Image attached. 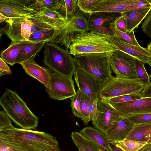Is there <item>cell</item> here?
I'll list each match as a JSON object with an SVG mask.
<instances>
[{"label":"cell","instance_id":"cell-1","mask_svg":"<svg viewBox=\"0 0 151 151\" xmlns=\"http://www.w3.org/2000/svg\"><path fill=\"white\" fill-rule=\"evenodd\" d=\"M0 139L26 151H60L56 138L43 132L13 128L0 131Z\"/></svg>","mask_w":151,"mask_h":151},{"label":"cell","instance_id":"cell-2","mask_svg":"<svg viewBox=\"0 0 151 151\" xmlns=\"http://www.w3.org/2000/svg\"><path fill=\"white\" fill-rule=\"evenodd\" d=\"M0 104L11 120L21 129H36L38 118L15 91L6 88L0 99Z\"/></svg>","mask_w":151,"mask_h":151},{"label":"cell","instance_id":"cell-3","mask_svg":"<svg viewBox=\"0 0 151 151\" xmlns=\"http://www.w3.org/2000/svg\"><path fill=\"white\" fill-rule=\"evenodd\" d=\"M112 52L84 54L73 58L76 67L91 75L102 85L113 76L110 65Z\"/></svg>","mask_w":151,"mask_h":151},{"label":"cell","instance_id":"cell-4","mask_svg":"<svg viewBox=\"0 0 151 151\" xmlns=\"http://www.w3.org/2000/svg\"><path fill=\"white\" fill-rule=\"evenodd\" d=\"M69 49L70 54L74 56L84 54L111 52L118 50L108 41L107 37L90 31L76 35Z\"/></svg>","mask_w":151,"mask_h":151},{"label":"cell","instance_id":"cell-5","mask_svg":"<svg viewBox=\"0 0 151 151\" xmlns=\"http://www.w3.org/2000/svg\"><path fill=\"white\" fill-rule=\"evenodd\" d=\"M43 62L54 72L72 77L76 66L69 51L53 42L45 43Z\"/></svg>","mask_w":151,"mask_h":151},{"label":"cell","instance_id":"cell-6","mask_svg":"<svg viewBox=\"0 0 151 151\" xmlns=\"http://www.w3.org/2000/svg\"><path fill=\"white\" fill-rule=\"evenodd\" d=\"M147 86L137 78L113 76L102 85L100 98L108 100L123 95L141 94Z\"/></svg>","mask_w":151,"mask_h":151},{"label":"cell","instance_id":"cell-7","mask_svg":"<svg viewBox=\"0 0 151 151\" xmlns=\"http://www.w3.org/2000/svg\"><path fill=\"white\" fill-rule=\"evenodd\" d=\"M45 91L51 99L57 100L70 99L76 93L72 77L55 72L52 74Z\"/></svg>","mask_w":151,"mask_h":151},{"label":"cell","instance_id":"cell-8","mask_svg":"<svg viewBox=\"0 0 151 151\" xmlns=\"http://www.w3.org/2000/svg\"><path fill=\"white\" fill-rule=\"evenodd\" d=\"M122 117L107 100L100 98L97 101L96 119L92 123L96 128L106 134Z\"/></svg>","mask_w":151,"mask_h":151},{"label":"cell","instance_id":"cell-9","mask_svg":"<svg viewBox=\"0 0 151 151\" xmlns=\"http://www.w3.org/2000/svg\"><path fill=\"white\" fill-rule=\"evenodd\" d=\"M85 14L79 9L61 31L57 39L56 43L64 45L66 50H68L72 41L76 35L89 31L87 19Z\"/></svg>","mask_w":151,"mask_h":151},{"label":"cell","instance_id":"cell-10","mask_svg":"<svg viewBox=\"0 0 151 151\" xmlns=\"http://www.w3.org/2000/svg\"><path fill=\"white\" fill-rule=\"evenodd\" d=\"M135 58L119 50L112 52L110 59L112 72L118 77L137 78Z\"/></svg>","mask_w":151,"mask_h":151},{"label":"cell","instance_id":"cell-11","mask_svg":"<svg viewBox=\"0 0 151 151\" xmlns=\"http://www.w3.org/2000/svg\"><path fill=\"white\" fill-rule=\"evenodd\" d=\"M7 25L2 29V34L6 35L12 41L28 40L31 35L32 20L27 18H8Z\"/></svg>","mask_w":151,"mask_h":151},{"label":"cell","instance_id":"cell-12","mask_svg":"<svg viewBox=\"0 0 151 151\" xmlns=\"http://www.w3.org/2000/svg\"><path fill=\"white\" fill-rule=\"evenodd\" d=\"M121 14L104 12L88 14L87 20L89 31L107 37L113 36L110 25Z\"/></svg>","mask_w":151,"mask_h":151},{"label":"cell","instance_id":"cell-13","mask_svg":"<svg viewBox=\"0 0 151 151\" xmlns=\"http://www.w3.org/2000/svg\"><path fill=\"white\" fill-rule=\"evenodd\" d=\"M75 81L81 92L93 100L100 98L102 84L91 75L76 67L74 73Z\"/></svg>","mask_w":151,"mask_h":151},{"label":"cell","instance_id":"cell-14","mask_svg":"<svg viewBox=\"0 0 151 151\" xmlns=\"http://www.w3.org/2000/svg\"><path fill=\"white\" fill-rule=\"evenodd\" d=\"M27 0H1L0 13L8 18H30L38 12L27 7Z\"/></svg>","mask_w":151,"mask_h":151},{"label":"cell","instance_id":"cell-15","mask_svg":"<svg viewBox=\"0 0 151 151\" xmlns=\"http://www.w3.org/2000/svg\"><path fill=\"white\" fill-rule=\"evenodd\" d=\"M107 39L118 50L149 64L151 67V52L147 48L128 43L113 35L107 37Z\"/></svg>","mask_w":151,"mask_h":151},{"label":"cell","instance_id":"cell-16","mask_svg":"<svg viewBox=\"0 0 151 151\" xmlns=\"http://www.w3.org/2000/svg\"><path fill=\"white\" fill-rule=\"evenodd\" d=\"M111 104L125 117L151 113V97H142L127 102Z\"/></svg>","mask_w":151,"mask_h":151},{"label":"cell","instance_id":"cell-17","mask_svg":"<svg viewBox=\"0 0 151 151\" xmlns=\"http://www.w3.org/2000/svg\"><path fill=\"white\" fill-rule=\"evenodd\" d=\"M35 56L34 55L20 64L27 74L38 80L47 88L53 73L52 70L48 67H43L38 64L35 61Z\"/></svg>","mask_w":151,"mask_h":151},{"label":"cell","instance_id":"cell-18","mask_svg":"<svg viewBox=\"0 0 151 151\" xmlns=\"http://www.w3.org/2000/svg\"><path fill=\"white\" fill-rule=\"evenodd\" d=\"M137 0H101L94 8L91 13L109 12L122 14L127 8Z\"/></svg>","mask_w":151,"mask_h":151},{"label":"cell","instance_id":"cell-19","mask_svg":"<svg viewBox=\"0 0 151 151\" xmlns=\"http://www.w3.org/2000/svg\"><path fill=\"white\" fill-rule=\"evenodd\" d=\"M134 125L126 117L123 116L106 135L109 139L115 142L121 141L127 138Z\"/></svg>","mask_w":151,"mask_h":151},{"label":"cell","instance_id":"cell-20","mask_svg":"<svg viewBox=\"0 0 151 151\" xmlns=\"http://www.w3.org/2000/svg\"><path fill=\"white\" fill-rule=\"evenodd\" d=\"M30 42L29 40L12 41L9 46L1 52L0 58L5 62L13 66L16 64V60L19 53Z\"/></svg>","mask_w":151,"mask_h":151},{"label":"cell","instance_id":"cell-21","mask_svg":"<svg viewBox=\"0 0 151 151\" xmlns=\"http://www.w3.org/2000/svg\"><path fill=\"white\" fill-rule=\"evenodd\" d=\"M79 132L88 139L98 144L106 151H111L106 134L100 130L90 127H87L82 129Z\"/></svg>","mask_w":151,"mask_h":151},{"label":"cell","instance_id":"cell-22","mask_svg":"<svg viewBox=\"0 0 151 151\" xmlns=\"http://www.w3.org/2000/svg\"><path fill=\"white\" fill-rule=\"evenodd\" d=\"M63 29L46 28L41 29L32 33L29 40L35 42L55 43L57 37Z\"/></svg>","mask_w":151,"mask_h":151},{"label":"cell","instance_id":"cell-23","mask_svg":"<svg viewBox=\"0 0 151 151\" xmlns=\"http://www.w3.org/2000/svg\"><path fill=\"white\" fill-rule=\"evenodd\" d=\"M71 136L73 142L78 148L84 151H106L100 145L88 139L79 132H73Z\"/></svg>","mask_w":151,"mask_h":151},{"label":"cell","instance_id":"cell-24","mask_svg":"<svg viewBox=\"0 0 151 151\" xmlns=\"http://www.w3.org/2000/svg\"><path fill=\"white\" fill-rule=\"evenodd\" d=\"M45 42H30L22 50L18 55L15 63L20 64L39 53L44 46Z\"/></svg>","mask_w":151,"mask_h":151},{"label":"cell","instance_id":"cell-25","mask_svg":"<svg viewBox=\"0 0 151 151\" xmlns=\"http://www.w3.org/2000/svg\"><path fill=\"white\" fill-rule=\"evenodd\" d=\"M151 10V8L124 13L127 17V31H131L137 27Z\"/></svg>","mask_w":151,"mask_h":151},{"label":"cell","instance_id":"cell-26","mask_svg":"<svg viewBox=\"0 0 151 151\" xmlns=\"http://www.w3.org/2000/svg\"><path fill=\"white\" fill-rule=\"evenodd\" d=\"M77 0H59L57 11L68 22L78 12L79 9Z\"/></svg>","mask_w":151,"mask_h":151},{"label":"cell","instance_id":"cell-27","mask_svg":"<svg viewBox=\"0 0 151 151\" xmlns=\"http://www.w3.org/2000/svg\"><path fill=\"white\" fill-rule=\"evenodd\" d=\"M151 134V123L134 124L126 139L144 142L145 138Z\"/></svg>","mask_w":151,"mask_h":151},{"label":"cell","instance_id":"cell-28","mask_svg":"<svg viewBox=\"0 0 151 151\" xmlns=\"http://www.w3.org/2000/svg\"><path fill=\"white\" fill-rule=\"evenodd\" d=\"M28 0L27 7L37 12L45 10L58 11L59 0Z\"/></svg>","mask_w":151,"mask_h":151},{"label":"cell","instance_id":"cell-29","mask_svg":"<svg viewBox=\"0 0 151 151\" xmlns=\"http://www.w3.org/2000/svg\"><path fill=\"white\" fill-rule=\"evenodd\" d=\"M110 28L113 32L114 36L131 44L140 46L136 38L134 30L125 32H122L117 28L114 21L111 24Z\"/></svg>","mask_w":151,"mask_h":151},{"label":"cell","instance_id":"cell-30","mask_svg":"<svg viewBox=\"0 0 151 151\" xmlns=\"http://www.w3.org/2000/svg\"><path fill=\"white\" fill-rule=\"evenodd\" d=\"M115 142L118 146L124 151H137L147 143L127 139Z\"/></svg>","mask_w":151,"mask_h":151},{"label":"cell","instance_id":"cell-31","mask_svg":"<svg viewBox=\"0 0 151 151\" xmlns=\"http://www.w3.org/2000/svg\"><path fill=\"white\" fill-rule=\"evenodd\" d=\"M135 64L137 78L147 85L150 82V77L145 69V63L135 58Z\"/></svg>","mask_w":151,"mask_h":151},{"label":"cell","instance_id":"cell-32","mask_svg":"<svg viewBox=\"0 0 151 151\" xmlns=\"http://www.w3.org/2000/svg\"><path fill=\"white\" fill-rule=\"evenodd\" d=\"M81 99L80 105V109L81 114V119L84 124L85 125H87L88 123L87 120V110L90 104L94 100L85 94L81 92Z\"/></svg>","mask_w":151,"mask_h":151},{"label":"cell","instance_id":"cell-33","mask_svg":"<svg viewBox=\"0 0 151 151\" xmlns=\"http://www.w3.org/2000/svg\"><path fill=\"white\" fill-rule=\"evenodd\" d=\"M70 99L71 100V107L72 113L75 116L81 119L80 105L81 94L80 91L78 89L76 94Z\"/></svg>","mask_w":151,"mask_h":151},{"label":"cell","instance_id":"cell-34","mask_svg":"<svg viewBox=\"0 0 151 151\" xmlns=\"http://www.w3.org/2000/svg\"><path fill=\"white\" fill-rule=\"evenodd\" d=\"M101 0H78V5L81 11L86 14H90L95 6Z\"/></svg>","mask_w":151,"mask_h":151},{"label":"cell","instance_id":"cell-35","mask_svg":"<svg viewBox=\"0 0 151 151\" xmlns=\"http://www.w3.org/2000/svg\"><path fill=\"white\" fill-rule=\"evenodd\" d=\"M37 14L57 21L65 23H67L68 22L63 16L56 10L49 9H45L38 12Z\"/></svg>","mask_w":151,"mask_h":151},{"label":"cell","instance_id":"cell-36","mask_svg":"<svg viewBox=\"0 0 151 151\" xmlns=\"http://www.w3.org/2000/svg\"><path fill=\"white\" fill-rule=\"evenodd\" d=\"M142 98L141 94H132L118 96L106 100L112 104L127 102Z\"/></svg>","mask_w":151,"mask_h":151},{"label":"cell","instance_id":"cell-37","mask_svg":"<svg viewBox=\"0 0 151 151\" xmlns=\"http://www.w3.org/2000/svg\"><path fill=\"white\" fill-rule=\"evenodd\" d=\"M126 118L134 124L151 123V113L136 114Z\"/></svg>","mask_w":151,"mask_h":151},{"label":"cell","instance_id":"cell-38","mask_svg":"<svg viewBox=\"0 0 151 151\" xmlns=\"http://www.w3.org/2000/svg\"><path fill=\"white\" fill-rule=\"evenodd\" d=\"M151 8V4L147 0H137L130 5L125 13Z\"/></svg>","mask_w":151,"mask_h":151},{"label":"cell","instance_id":"cell-39","mask_svg":"<svg viewBox=\"0 0 151 151\" xmlns=\"http://www.w3.org/2000/svg\"><path fill=\"white\" fill-rule=\"evenodd\" d=\"M11 119L4 110L0 112V131L13 128Z\"/></svg>","mask_w":151,"mask_h":151},{"label":"cell","instance_id":"cell-40","mask_svg":"<svg viewBox=\"0 0 151 151\" xmlns=\"http://www.w3.org/2000/svg\"><path fill=\"white\" fill-rule=\"evenodd\" d=\"M100 99V98H99ZM99 99L94 101L88 107L87 111L88 122L96 121L97 117V101Z\"/></svg>","mask_w":151,"mask_h":151},{"label":"cell","instance_id":"cell-41","mask_svg":"<svg viewBox=\"0 0 151 151\" xmlns=\"http://www.w3.org/2000/svg\"><path fill=\"white\" fill-rule=\"evenodd\" d=\"M114 23L117 28L121 31L124 32L128 31L127 17L125 13L117 17L114 21Z\"/></svg>","mask_w":151,"mask_h":151},{"label":"cell","instance_id":"cell-42","mask_svg":"<svg viewBox=\"0 0 151 151\" xmlns=\"http://www.w3.org/2000/svg\"><path fill=\"white\" fill-rule=\"evenodd\" d=\"M0 151H26L9 142L0 139Z\"/></svg>","mask_w":151,"mask_h":151},{"label":"cell","instance_id":"cell-43","mask_svg":"<svg viewBox=\"0 0 151 151\" xmlns=\"http://www.w3.org/2000/svg\"><path fill=\"white\" fill-rule=\"evenodd\" d=\"M141 28L144 33L151 38V11L145 18L142 23Z\"/></svg>","mask_w":151,"mask_h":151},{"label":"cell","instance_id":"cell-44","mask_svg":"<svg viewBox=\"0 0 151 151\" xmlns=\"http://www.w3.org/2000/svg\"><path fill=\"white\" fill-rule=\"evenodd\" d=\"M12 72L5 62L0 58V76L8 74H11Z\"/></svg>","mask_w":151,"mask_h":151},{"label":"cell","instance_id":"cell-45","mask_svg":"<svg viewBox=\"0 0 151 151\" xmlns=\"http://www.w3.org/2000/svg\"><path fill=\"white\" fill-rule=\"evenodd\" d=\"M141 95L142 97H151V81L145 87Z\"/></svg>","mask_w":151,"mask_h":151},{"label":"cell","instance_id":"cell-46","mask_svg":"<svg viewBox=\"0 0 151 151\" xmlns=\"http://www.w3.org/2000/svg\"><path fill=\"white\" fill-rule=\"evenodd\" d=\"M108 141L109 147L111 151H124L116 145L115 142L109 139H108Z\"/></svg>","mask_w":151,"mask_h":151},{"label":"cell","instance_id":"cell-47","mask_svg":"<svg viewBox=\"0 0 151 151\" xmlns=\"http://www.w3.org/2000/svg\"><path fill=\"white\" fill-rule=\"evenodd\" d=\"M137 151H151V142L147 143Z\"/></svg>","mask_w":151,"mask_h":151},{"label":"cell","instance_id":"cell-48","mask_svg":"<svg viewBox=\"0 0 151 151\" xmlns=\"http://www.w3.org/2000/svg\"><path fill=\"white\" fill-rule=\"evenodd\" d=\"M8 18V17L0 13V22L1 23L3 22Z\"/></svg>","mask_w":151,"mask_h":151},{"label":"cell","instance_id":"cell-49","mask_svg":"<svg viewBox=\"0 0 151 151\" xmlns=\"http://www.w3.org/2000/svg\"><path fill=\"white\" fill-rule=\"evenodd\" d=\"M144 142L147 143L151 142V134L145 138L144 140Z\"/></svg>","mask_w":151,"mask_h":151},{"label":"cell","instance_id":"cell-50","mask_svg":"<svg viewBox=\"0 0 151 151\" xmlns=\"http://www.w3.org/2000/svg\"><path fill=\"white\" fill-rule=\"evenodd\" d=\"M147 48L151 52V42L147 45Z\"/></svg>","mask_w":151,"mask_h":151},{"label":"cell","instance_id":"cell-51","mask_svg":"<svg viewBox=\"0 0 151 151\" xmlns=\"http://www.w3.org/2000/svg\"><path fill=\"white\" fill-rule=\"evenodd\" d=\"M79 151H84L81 148H78Z\"/></svg>","mask_w":151,"mask_h":151},{"label":"cell","instance_id":"cell-52","mask_svg":"<svg viewBox=\"0 0 151 151\" xmlns=\"http://www.w3.org/2000/svg\"><path fill=\"white\" fill-rule=\"evenodd\" d=\"M147 0L151 4V0Z\"/></svg>","mask_w":151,"mask_h":151},{"label":"cell","instance_id":"cell-53","mask_svg":"<svg viewBox=\"0 0 151 151\" xmlns=\"http://www.w3.org/2000/svg\"><path fill=\"white\" fill-rule=\"evenodd\" d=\"M150 77H151V72L150 74Z\"/></svg>","mask_w":151,"mask_h":151}]
</instances>
